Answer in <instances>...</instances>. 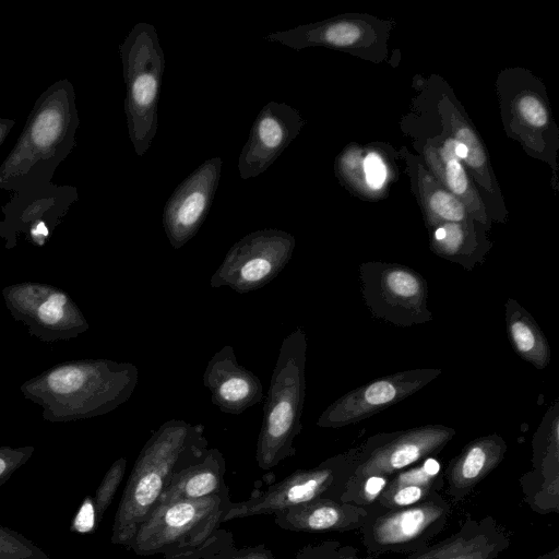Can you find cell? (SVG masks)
<instances>
[{
    "label": "cell",
    "mask_w": 559,
    "mask_h": 559,
    "mask_svg": "<svg viewBox=\"0 0 559 559\" xmlns=\"http://www.w3.org/2000/svg\"><path fill=\"white\" fill-rule=\"evenodd\" d=\"M139 370L131 362L78 359L59 362L21 385L24 397L43 408L50 423H68L105 415L127 402L135 390Z\"/></svg>",
    "instance_id": "1"
},
{
    "label": "cell",
    "mask_w": 559,
    "mask_h": 559,
    "mask_svg": "<svg viewBox=\"0 0 559 559\" xmlns=\"http://www.w3.org/2000/svg\"><path fill=\"white\" fill-rule=\"evenodd\" d=\"M204 426L170 419L153 432L133 465L119 502L110 542L130 547L140 525L155 508L174 472L205 450Z\"/></svg>",
    "instance_id": "2"
},
{
    "label": "cell",
    "mask_w": 559,
    "mask_h": 559,
    "mask_svg": "<svg viewBox=\"0 0 559 559\" xmlns=\"http://www.w3.org/2000/svg\"><path fill=\"white\" fill-rule=\"evenodd\" d=\"M72 84L58 81L36 100L16 144L0 167V189L22 190L50 182L70 154L79 127Z\"/></svg>",
    "instance_id": "3"
},
{
    "label": "cell",
    "mask_w": 559,
    "mask_h": 559,
    "mask_svg": "<svg viewBox=\"0 0 559 559\" xmlns=\"http://www.w3.org/2000/svg\"><path fill=\"white\" fill-rule=\"evenodd\" d=\"M306 355V333L297 328L282 342L263 406L255 451L258 466L263 471L296 454L294 441L302 429Z\"/></svg>",
    "instance_id": "4"
},
{
    "label": "cell",
    "mask_w": 559,
    "mask_h": 559,
    "mask_svg": "<svg viewBox=\"0 0 559 559\" xmlns=\"http://www.w3.org/2000/svg\"><path fill=\"white\" fill-rule=\"evenodd\" d=\"M126 83L124 111L130 140L139 156L157 130V105L165 68L156 29L148 23L132 27L119 47Z\"/></svg>",
    "instance_id": "5"
},
{
    "label": "cell",
    "mask_w": 559,
    "mask_h": 559,
    "mask_svg": "<svg viewBox=\"0 0 559 559\" xmlns=\"http://www.w3.org/2000/svg\"><path fill=\"white\" fill-rule=\"evenodd\" d=\"M230 503L225 487L206 497L156 504L129 549L139 556H151L197 548L223 523Z\"/></svg>",
    "instance_id": "6"
},
{
    "label": "cell",
    "mask_w": 559,
    "mask_h": 559,
    "mask_svg": "<svg viewBox=\"0 0 559 559\" xmlns=\"http://www.w3.org/2000/svg\"><path fill=\"white\" fill-rule=\"evenodd\" d=\"M368 516L359 530L371 555L418 551L430 545L447 526L451 506L440 492L401 509L388 510L378 502L367 506Z\"/></svg>",
    "instance_id": "7"
},
{
    "label": "cell",
    "mask_w": 559,
    "mask_h": 559,
    "mask_svg": "<svg viewBox=\"0 0 559 559\" xmlns=\"http://www.w3.org/2000/svg\"><path fill=\"white\" fill-rule=\"evenodd\" d=\"M358 448L326 459L318 466L297 469L249 499L230 503L223 522L255 515H274L286 508L331 498L340 501L356 466Z\"/></svg>",
    "instance_id": "8"
},
{
    "label": "cell",
    "mask_w": 559,
    "mask_h": 559,
    "mask_svg": "<svg viewBox=\"0 0 559 559\" xmlns=\"http://www.w3.org/2000/svg\"><path fill=\"white\" fill-rule=\"evenodd\" d=\"M2 296L13 319L41 342L75 338L90 328L73 299L56 286L23 282L5 286Z\"/></svg>",
    "instance_id": "9"
},
{
    "label": "cell",
    "mask_w": 559,
    "mask_h": 559,
    "mask_svg": "<svg viewBox=\"0 0 559 559\" xmlns=\"http://www.w3.org/2000/svg\"><path fill=\"white\" fill-rule=\"evenodd\" d=\"M295 245L294 236L281 229L252 231L230 247L210 285L213 288L228 286L239 294L257 290L284 270Z\"/></svg>",
    "instance_id": "10"
},
{
    "label": "cell",
    "mask_w": 559,
    "mask_h": 559,
    "mask_svg": "<svg viewBox=\"0 0 559 559\" xmlns=\"http://www.w3.org/2000/svg\"><path fill=\"white\" fill-rule=\"evenodd\" d=\"M455 430L443 425H427L405 431L380 433L358 447L356 466L349 480L368 476H392L439 453Z\"/></svg>",
    "instance_id": "11"
},
{
    "label": "cell",
    "mask_w": 559,
    "mask_h": 559,
    "mask_svg": "<svg viewBox=\"0 0 559 559\" xmlns=\"http://www.w3.org/2000/svg\"><path fill=\"white\" fill-rule=\"evenodd\" d=\"M364 297L376 317L408 326L430 320L427 285L416 272L400 265L361 270Z\"/></svg>",
    "instance_id": "12"
},
{
    "label": "cell",
    "mask_w": 559,
    "mask_h": 559,
    "mask_svg": "<svg viewBox=\"0 0 559 559\" xmlns=\"http://www.w3.org/2000/svg\"><path fill=\"white\" fill-rule=\"evenodd\" d=\"M75 199V189L51 182L16 191L2 210L0 237L5 240V248H14L21 234L33 245L44 246Z\"/></svg>",
    "instance_id": "13"
},
{
    "label": "cell",
    "mask_w": 559,
    "mask_h": 559,
    "mask_svg": "<svg viewBox=\"0 0 559 559\" xmlns=\"http://www.w3.org/2000/svg\"><path fill=\"white\" fill-rule=\"evenodd\" d=\"M439 373L437 369H417L374 380L337 399L321 414L317 425L337 428L355 424L406 399Z\"/></svg>",
    "instance_id": "14"
},
{
    "label": "cell",
    "mask_w": 559,
    "mask_h": 559,
    "mask_svg": "<svg viewBox=\"0 0 559 559\" xmlns=\"http://www.w3.org/2000/svg\"><path fill=\"white\" fill-rule=\"evenodd\" d=\"M222 164L219 157L205 160L167 200L163 226L174 249H180L193 238L205 221L218 186Z\"/></svg>",
    "instance_id": "15"
},
{
    "label": "cell",
    "mask_w": 559,
    "mask_h": 559,
    "mask_svg": "<svg viewBox=\"0 0 559 559\" xmlns=\"http://www.w3.org/2000/svg\"><path fill=\"white\" fill-rule=\"evenodd\" d=\"M304 120L285 103L270 102L258 114L240 156L238 168L242 179L266 170L299 133Z\"/></svg>",
    "instance_id": "16"
},
{
    "label": "cell",
    "mask_w": 559,
    "mask_h": 559,
    "mask_svg": "<svg viewBox=\"0 0 559 559\" xmlns=\"http://www.w3.org/2000/svg\"><path fill=\"white\" fill-rule=\"evenodd\" d=\"M203 383L212 403L225 414L240 415L263 399L260 379L238 362L231 345L223 346L209 360Z\"/></svg>",
    "instance_id": "17"
},
{
    "label": "cell",
    "mask_w": 559,
    "mask_h": 559,
    "mask_svg": "<svg viewBox=\"0 0 559 559\" xmlns=\"http://www.w3.org/2000/svg\"><path fill=\"white\" fill-rule=\"evenodd\" d=\"M508 533L491 515L467 519L445 539L394 559H496L508 549Z\"/></svg>",
    "instance_id": "18"
},
{
    "label": "cell",
    "mask_w": 559,
    "mask_h": 559,
    "mask_svg": "<svg viewBox=\"0 0 559 559\" xmlns=\"http://www.w3.org/2000/svg\"><path fill=\"white\" fill-rule=\"evenodd\" d=\"M368 509L331 498H316L274 514L277 526L301 533L348 532L360 530Z\"/></svg>",
    "instance_id": "19"
},
{
    "label": "cell",
    "mask_w": 559,
    "mask_h": 559,
    "mask_svg": "<svg viewBox=\"0 0 559 559\" xmlns=\"http://www.w3.org/2000/svg\"><path fill=\"white\" fill-rule=\"evenodd\" d=\"M525 503L538 514L559 512V444L555 419L546 435L534 441L533 469L520 479Z\"/></svg>",
    "instance_id": "20"
},
{
    "label": "cell",
    "mask_w": 559,
    "mask_h": 559,
    "mask_svg": "<svg viewBox=\"0 0 559 559\" xmlns=\"http://www.w3.org/2000/svg\"><path fill=\"white\" fill-rule=\"evenodd\" d=\"M506 441L498 435L477 438L467 443L443 472L451 500H464L503 460Z\"/></svg>",
    "instance_id": "21"
},
{
    "label": "cell",
    "mask_w": 559,
    "mask_h": 559,
    "mask_svg": "<svg viewBox=\"0 0 559 559\" xmlns=\"http://www.w3.org/2000/svg\"><path fill=\"white\" fill-rule=\"evenodd\" d=\"M224 473L223 454L217 449H206L199 457L174 472L156 504L217 493L226 487Z\"/></svg>",
    "instance_id": "22"
},
{
    "label": "cell",
    "mask_w": 559,
    "mask_h": 559,
    "mask_svg": "<svg viewBox=\"0 0 559 559\" xmlns=\"http://www.w3.org/2000/svg\"><path fill=\"white\" fill-rule=\"evenodd\" d=\"M510 340L516 353L538 369L550 359L548 343L532 317L513 300L506 306Z\"/></svg>",
    "instance_id": "23"
},
{
    "label": "cell",
    "mask_w": 559,
    "mask_h": 559,
    "mask_svg": "<svg viewBox=\"0 0 559 559\" xmlns=\"http://www.w3.org/2000/svg\"><path fill=\"white\" fill-rule=\"evenodd\" d=\"M441 464L432 456L426 457L416 466L407 467L391 476L385 489L403 486H421L440 492L444 488Z\"/></svg>",
    "instance_id": "24"
},
{
    "label": "cell",
    "mask_w": 559,
    "mask_h": 559,
    "mask_svg": "<svg viewBox=\"0 0 559 559\" xmlns=\"http://www.w3.org/2000/svg\"><path fill=\"white\" fill-rule=\"evenodd\" d=\"M391 476H368L358 480H348L340 497L342 502L367 507L378 501L390 481Z\"/></svg>",
    "instance_id": "25"
},
{
    "label": "cell",
    "mask_w": 559,
    "mask_h": 559,
    "mask_svg": "<svg viewBox=\"0 0 559 559\" xmlns=\"http://www.w3.org/2000/svg\"><path fill=\"white\" fill-rule=\"evenodd\" d=\"M440 158L449 189L459 197L472 199L467 176L455 153V140L449 139L444 142L440 150Z\"/></svg>",
    "instance_id": "26"
},
{
    "label": "cell",
    "mask_w": 559,
    "mask_h": 559,
    "mask_svg": "<svg viewBox=\"0 0 559 559\" xmlns=\"http://www.w3.org/2000/svg\"><path fill=\"white\" fill-rule=\"evenodd\" d=\"M0 559H51L19 532L0 525Z\"/></svg>",
    "instance_id": "27"
},
{
    "label": "cell",
    "mask_w": 559,
    "mask_h": 559,
    "mask_svg": "<svg viewBox=\"0 0 559 559\" xmlns=\"http://www.w3.org/2000/svg\"><path fill=\"white\" fill-rule=\"evenodd\" d=\"M378 556H360L359 550L340 540L326 539L308 544L299 549L294 559H377Z\"/></svg>",
    "instance_id": "28"
},
{
    "label": "cell",
    "mask_w": 559,
    "mask_h": 559,
    "mask_svg": "<svg viewBox=\"0 0 559 559\" xmlns=\"http://www.w3.org/2000/svg\"><path fill=\"white\" fill-rule=\"evenodd\" d=\"M127 468L126 457L116 460L106 472L100 481L94 499L96 523L99 524L106 510L110 506Z\"/></svg>",
    "instance_id": "29"
},
{
    "label": "cell",
    "mask_w": 559,
    "mask_h": 559,
    "mask_svg": "<svg viewBox=\"0 0 559 559\" xmlns=\"http://www.w3.org/2000/svg\"><path fill=\"white\" fill-rule=\"evenodd\" d=\"M433 492L437 491L427 487L403 486L393 489H384L377 502L388 510L401 509L416 504Z\"/></svg>",
    "instance_id": "30"
},
{
    "label": "cell",
    "mask_w": 559,
    "mask_h": 559,
    "mask_svg": "<svg viewBox=\"0 0 559 559\" xmlns=\"http://www.w3.org/2000/svg\"><path fill=\"white\" fill-rule=\"evenodd\" d=\"M429 207L440 218L451 223L465 219L466 211L463 203L452 193L436 189L428 198Z\"/></svg>",
    "instance_id": "31"
},
{
    "label": "cell",
    "mask_w": 559,
    "mask_h": 559,
    "mask_svg": "<svg viewBox=\"0 0 559 559\" xmlns=\"http://www.w3.org/2000/svg\"><path fill=\"white\" fill-rule=\"evenodd\" d=\"M34 451L33 445L0 447V486L8 481L12 474L31 459Z\"/></svg>",
    "instance_id": "32"
},
{
    "label": "cell",
    "mask_w": 559,
    "mask_h": 559,
    "mask_svg": "<svg viewBox=\"0 0 559 559\" xmlns=\"http://www.w3.org/2000/svg\"><path fill=\"white\" fill-rule=\"evenodd\" d=\"M435 239L444 254L456 255L464 242V231L460 224L448 223L436 229Z\"/></svg>",
    "instance_id": "33"
},
{
    "label": "cell",
    "mask_w": 559,
    "mask_h": 559,
    "mask_svg": "<svg viewBox=\"0 0 559 559\" xmlns=\"http://www.w3.org/2000/svg\"><path fill=\"white\" fill-rule=\"evenodd\" d=\"M455 140L464 144L466 147V163L475 168L480 169L485 165V155L474 133L466 127L456 130Z\"/></svg>",
    "instance_id": "34"
},
{
    "label": "cell",
    "mask_w": 559,
    "mask_h": 559,
    "mask_svg": "<svg viewBox=\"0 0 559 559\" xmlns=\"http://www.w3.org/2000/svg\"><path fill=\"white\" fill-rule=\"evenodd\" d=\"M518 107L521 116L531 126L542 128L547 123V111L538 98L532 95H525L519 100Z\"/></svg>",
    "instance_id": "35"
},
{
    "label": "cell",
    "mask_w": 559,
    "mask_h": 559,
    "mask_svg": "<svg viewBox=\"0 0 559 559\" xmlns=\"http://www.w3.org/2000/svg\"><path fill=\"white\" fill-rule=\"evenodd\" d=\"M366 181L372 189H380L386 178V168L382 158L374 152L369 153L364 160Z\"/></svg>",
    "instance_id": "36"
},
{
    "label": "cell",
    "mask_w": 559,
    "mask_h": 559,
    "mask_svg": "<svg viewBox=\"0 0 559 559\" xmlns=\"http://www.w3.org/2000/svg\"><path fill=\"white\" fill-rule=\"evenodd\" d=\"M96 524L94 499L91 496H86L73 520L71 530L85 534L92 532Z\"/></svg>",
    "instance_id": "37"
},
{
    "label": "cell",
    "mask_w": 559,
    "mask_h": 559,
    "mask_svg": "<svg viewBox=\"0 0 559 559\" xmlns=\"http://www.w3.org/2000/svg\"><path fill=\"white\" fill-rule=\"evenodd\" d=\"M226 559H274L270 549L265 546H257L238 551L234 556Z\"/></svg>",
    "instance_id": "38"
},
{
    "label": "cell",
    "mask_w": 559,
    "mask_h": 559,
    "mask_svg": "<svg viewBox=\"0 0 559 559\" xmlns=\"http://www.w3.org/2000/svg\"><path fill=\"white\" fill-rule=\"evenodd\" d=\"M15 124L14 120L0 119V146L4 142L7 135Z\"/></svg>",
    "instance_id": "39"
},
{
    "label": "cell",
    "mask_w": 559,
    "mask_h": 559,
    "mask_svg": "<svg viewBox=\"0 0 559 559\" xmlns=\"http://www.w3.org/2000/svg\"><path fill=\"white\" fill-rule=\"evenodd\" d=\"M535 559H559V547L535 558Z\"/></svg>",
    "instance_id": "40"
}]
</instances>
